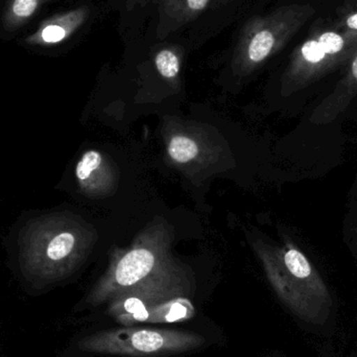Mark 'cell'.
<instances>
[{
  "label": "cell",
  "mask_w": 357,
  "mask_h": 357,
  "mask_svg": "<svg viewBox=\"0 0 357 357\" xmlns=\"http://www.w3.org/2000/svg\"><path fill=\"white\" fill-rule=\"evenodd\" d=\"M218 2H222V3H226V2L232 1V0H218Z\"/></svg>",
  "instance_id": "obj_15"
},
{
  "label": "cell",
  "mask_w": 357,
  "mask_h": 357,
  "mask_svg": "<svg viewBox=\"0 0 357 357\" xmlns=\"http://www.w3.org/2000/svg\"><path fill=\"white\" fill-rule=\"evenodd\" d=\"M54 0H0V41L20 37Z\"/></svg>",
  "instance_id": "obj_6"
},
{
  "label": "cell",
  "mask_w": 357,
  "mask_h": 357,
  "mask_svg": "<svg viewBox=\"0 0 357 357\" xmlns=\"http://www.w3.org/2000/svg\"><path fill=\"white\" fill-rule=\"evenodd\" d=\"M205 339L191 331L123 326L89 335L79 342L84 351L127 357H165L202 347Z\"/></svg>",
  "instance_id": "obj_3"
},
{
  "label": "cell",
  "mask_w": 357,
  "mask_h": 357,
  "mask_svg": "<svg viewBox=\"0 0 357 357\" xmlns=\"http://www.w3.org/2000/svg\"><path fill=\"white\" fill-rule=\"evenodd\" d=\"M195 314V307L186 297H176L162 301H153L131 316L119 321L123 326L142 324H174L190 320Z\"/></svg>",
  "instance_id": "obj_7"
},
{
  "label": "cell",
  "mask_w": 357,
  "mask_h": 357,
  "mask_svg": "<svg viewBox=\"0 0 357 357\" xmlns=\"http://www.w3.org/2000/svg\"><path fill=\"white\" fill-rule=\"evenodd\" d=\"M356 249H357V226L356 229Z\"/></svg>",
  "instance_id": "obj_16"
},
{
  "label": "cell",
  "mask_w": 357,
  "mask_h": 357,
  "mask_svg": "<svg viewBox=\"0 0 357 357\" xmlns=\"http://www.w3.org/2000/svg\"><path fill=\"white\" fill-rule=\"evenodd\" d=\"M357 96V50L347 64V70L335 90L314 109L310 123L328 125L345 112Z\"/></svg>",
  "instance_id": "obj_8"
},
{
  "label": "cell",
  "mask_w": 357,
  "mask_h": 357,
  "mask_svg": "<svg viewBox=\"0 0 357 357\" xmlns=\"http://www.w3.org/2000/svg\"><path fill=\"white\" fill-rule=\"evenodd\" d=\"M314 14L310 4L293 3L252 19L239 38L236 59L245 66L262 64L280 52Z\"/></svg>",
  "instance_id": "obj_4"
},
{
  "label": "cell",
  "mask_w": 357,
  "mask_h": 357,
  "mask_svg": "<svg viewBox=\"0 0 357 357\" xmlns=\"http://www.w3.org/2000/svg\"><path fill=\"white\" fill-rule=\"evenodd\" d=\"M155 64L159 73L167 79H174L180 71V60L177 54L171 50H163L158 52Z\"/></svg>",
  "instance_id": "obj_13"
},
{
  "label": "cell",
  "mask_w": 357,
  "mask_h": 357,
  "mask_svg": "<svg viewBox=\"0 0 357 357\" xmlns=\"http://www.w3.org/2000/svg\"><path fill=\"white\" fill-rule=\"evenodd\" d=\"M209 1L210 0H162L161 17L165 16L167 22L171 19V25L180 26L201 14L207 8Z\"/></svg>",
  "instance_id": "obj_9"
},
{
  "label": "cell",
  "mask_w": 357,
  "mask_h": 357,
  "mask_svg": "<svg viewBox=\"0 0 357 357\" xmlns=\"http://www.w3.org/2000/svg\"><path fill=\"white\" fill-rule=\"evenodd\" d=\"M199 149L192 139L184 136H177L172 139L169 146V154L174 160L186 163L197 157Z\"/></svg>",
  "instance_id": "obj_11"
},
{
  "label": "cell",
  "mask_w": 357,
  "mask_h": 357,
  "mask_svg": "<svg viewBox=\"0 0 357 357\" xmlns=\"http://www.w3.org/2000/svg\"><path fill=\"white\" fill-rule=\"evenodd\" d=\"M266 268L271 284L285 307L303 322L324 325L331 317L333 298L316 266L297 248L268 255Z\"/></svg>",
  "instance_id": "obj_1"
},
{
  "label": "cell",
  "mask_w": 357,
  "mask_h": 357,
  "mask_svg": "<svg viewBox=\"0 0 357 357\" xmlns=\"http://www.w3.org/2000/svg\"><path fill=\"white\" fill-rule=\"evenodd\" d=\"M90 15L91 8L88 6L43 14L37 22L17 38V44L39 52L54 50L69 41L86 24Z\"/></svg>",
  "instance_id": "obj_5"
},
{
  "label": "cell",
  "mask_w": 357,
  "mask_h": 357,
  "mask_svg": "<svg viewBox=\"0 0 357 357\" xmlns=\"http://www.w3.org/2000/svg\"><path fill=\"white\" fill-rule=\"evenodd\" d=\"M102 155L96 151H89L82 157L75 169V175L79 182L85 183L98 171L102 165Z\"/></svg>",
  "instance_id": "obj_14"
},
{
  "label": "cell",
  "mask_w": 357,
  "mask_h": 357,
  "mask_svg": "<svg viewBox=\"0 0 357 357\" xmlns=\"http://www.w3.org/2000/svg\"><path fill=\"white\" fill-rule=\"evenodd\" d=\"M75 239L71 233L63 232L56 235L50 241L46 249V255L48 259L52 261H60L66 258L73 251Z\"/></svg>",
  "instance_id": "obj_12"
},
{
  "label": "cell",
  "mask_w": 357,
  "mask_h": 357,
  "mask_svg": "<svg viewBox=\"0 0 357 357\" xmlns=\"http://www.w3.org/2000/svg\"><path fill=\"white\" fill-rule=\"evenodd\" d=\"M333 24L343 33L357 35V0H345L339 6Z\"/></svg>",
  "instance_id": "obj_10"
},
{
  "label": "cell",
  "mask_w": 357,
  "mask_h": 357,
  "mask_svg": "<svg viewBox=\"0 0 357 357\" xmlns=\"http://www.w3.org/2000/svg\"><path fill=\"white\" fill-rule=\"evenodd\" d=\"M356 50L357 35L343 33L333 22L319 19L294 50L285 84L294 91L308 87L347 65Z\"/></svg>",
  "instance_id": "obj_2"
}]
</instances>
